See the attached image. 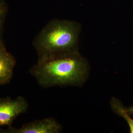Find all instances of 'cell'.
I'll list each match as a JSON object with an SVG mask.
<instances>
[{
	"instance_id": "ba28073f",
	"label": "cell",
	"mask_w": 133,
	"mask_h": 133,
	"mask_svg": "<svg viewBox=\"0 0 133 133\" xmlns=\"http://www.w3.org/2000/svg\"><path fill=\"white\" fill-rule=\"evenodd\" d=\"M126 109L131 116L133 117V105L128 108H126Z\"/></svg>"
},
{
	"instance_id": "3957f363",
	"label": "cell",
	"mask_w": 133,
	"mask_h": 133,
	"mask_svg": "<svg viewBox=\"0 0 133 133\" xmlns=\"http://www.w3.org/2000/svg\"><path fill=\"white\" fill-rule=\"evenodd\" d=\"M29 104L27 100L21 96L16 98L6 97L0 99V128L10 127L15 118L27 112Z\"/></svg>"
},
{
	"instance_id": "6da1fadb",
	"label": "cell",
	"mask_w": 133,
	"mask_h": 133,
	"mask_svg": "<svg viewBox=\"0 0 133 133\" xmlns=\"http://www.w3.org/2000/svg\"><path fill=\"white\" fill-rule=\"evenodd\" d=\"M88 61L79 52L37 62L30 73L44 88L56 86H83L88 79Z\"/></svg>"
},
{
	"instance_id": "7a4b0ae2",
	"label": "cell",
	"mask_w": 133,
	"mask_h": 133,
	"mask_svg": "<svg viewBox=\"0 0 133 133\" xmlns=\"http://www.w3.org/2000/svg\"><path fill=\"white\" fill-rule=\"evenodd\" d=\"M81 30V25L74 21H50L34 41L38 62L79 52L78 41Z\"/></svg>"
},
{
	"instance_id": "52a82bcc",
	"label": "cell",
	"mask_w": 133,
	"mask_h": 133,
	"mask_svg": "<svg viewBox=\"0 0 133 133\" xmlns=\"http://www.w3.org/2000/svg\"><path fill=\"white\" fill-rule=\"evenodd\" d=\"M5 5L3 4H0V32L2 28V26L3 22L4 17L5 16Z\"/></svg>"
},
{
	"instance_id": "5b68a950",
	"label": "cell",
	"mask_w": 133,
	"mask_h": 133,
	"mask_svg": "<svg viewBox=\"0 0 133 133\" xmlns=\"http://www.w3.org/2000/svg\"><path fill=\"white\" fill-rule=\"evenodd\" d=\"M15 65V59L0 39V85L9 83L11 80Z\"/></svg>"
},
{
	"instance_id": "8992f818",
	"label": "cell",
	"mask_w": 133,
	"mask_h": 133,
	"mask_svg": "<svg viewBox=\"0 0 133 133\" xmlns=\"http://www.w3.org/2000/svg\"><path fill=\"white\" fill-rule=\"evenodd\" d=\"M110 105L112 111L119 116L123 117L128 124L130 133H133V119L127 111L126 108L119 99L112 97L110 100Z\"/></svg>"
},
{
	"instance_id": "277c9868",
	"label": "cell",
	"mask_w": 133,
	"mask_h": 133,
	"mask_svg": "<svg viewBox=\"0 0 133 133\" xmlns=\"http://www.w3.org/2000/svg\"><path fill=\"white\" fill-rule=\"evenodd\" d=\"M62 130V125L53 118L37 120L25 124L19 128L9 127L0 129L1 133H59Z\"/></svg>"
}]
</instances>
